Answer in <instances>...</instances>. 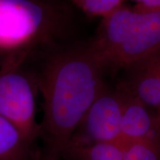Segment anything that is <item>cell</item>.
Instances as JSON below:
<instances>
[{
    "label": "cell",
    "instance_id": "cell-4",
    "mask_svg": "<svg viewBox=\"0 0 160 160\" xmlns=\"http://www.w3.org/2000/svg\"><path fill=\"white\" fill-rule=\"evenodd\" d=\"M28 58L3 59L0 66V117L14 126L32 142L39 137L37 122L38 77L23 68Z\"/></svg>",
    "mask_w": 160,
    "mask_h": 160
},
{
    "label": "cell",
    "instance_id": "cell-10",
    "mask_svg": "<svg viewBox=\"0 0 160 160\" xmlns=\"http://www.w3.org/2000/svg\"><path fill=\"white\" fill-rule=\"evenodd\" d=\"M123 160H160V141L142 140L126 143Z\"/></svg>",
    "mask_w": 160,
    "mask_h": 160
},
{
    "label": "cell",
    "instance_id": "cell-6",
    "mask_svg": "<svg viewBox=\"0 0 160 160\" xmlns=\"http://www.w3.org/2000/svg\"><path fill=\"white\" fill-rule=\"evenodd\" d=\"M120 90L124 95L121 121L122 142L128 143L142 140L160 141V115L131 94Z\"/></svg>",
    "mask_w": 160,
    "mask_h": 160
},
{
    "label": "cell",
    "instance_id": "cell-14",
    "mask_svg": "<svg viewBox=\"0 0 160 160\" xmlns=\"http://www.w3.org/2000/svg\"><path fill=\"white\" fill-rule=\"evenodd\" d=\"M34 160H38V159H37V158H35V159H34ZM44 160H49V159H47V158H45V159H44Z\"/></svg>",
    "mask_w": 160,
    "mask_h": 160
},
{
    "label": "cell",
    "instance_id": "cell-5",
    "mask_svg": "<svg viewBox=\"0 0 160 160\" xmlns=\"http://www.w3.org/2000/svg\"><path fill=\"white\" fill-rule=\"evenodd\" d=\"M123 103V92L105 83L77 127L67 149L92 143L122 141Z\"/></svg>",
    "mask_w": 160,
    "mask_h": 160
},
{
    "label": "cell",
    "instance_id": "cell-2",
    "mask_svg": "<svg viewBox=\"0 0 160 160\" xmlns=\"http://www.w3.org/2000/svg\"><path fill=\"white\" fill-rule=\"evenodd\" d=\"M92 45L107 70L126 69L160 52V10L124 5L102 18Z\"/></svg>",
    "mask_w": 160,
    "mask_h": 160
},
{
    "label": "cell",
    "instance_id": "cell-7",
    "mask_svg": "<svg viewBox=\"0 0 160 160\" xmlns=\"http://www.w3.org/2000/svg\"><path fill=\"white\" fill-rule=\"evenodd\" d=\"M126 69V78L118 87L160 115V67L154 56Z\"/></svg>",
    "mask_w": 160,
    "mask_h": 160
},
{
    "label": "cell",
    "instance_id": "cell-12",
    "mask_svg": "<svg viewBox=\"0 0 160 160\" xmlns=\"http://www.w3.org/2000/svg\"><path fill=\"white\" fill-rule=\"evenodd\" d=\"M138 4L137 9L151 11L160 10V0H132Z\"/></svg>",
    "mask_w": 160,
    "mask_h": 160
},
{
    "label": "cell",
    "instance_id": "cell-3",
    "mask_svg": "<svg viewBox=\"0 0 160 160\" xmlns=\"http://www.w3.org/2000/svg\"><path fill=\"white\" fill-rule=\"evenodd\" d=\"M61 28L52 6L39 0H0V56L29 58L48 46Z\"/></svg>",
    "mask_w": 160,
    "mask_h": 160
},
{
    "label": "cell",
    "instance_id": "cell-9",
    "mask_svg": "<svg viewBox=\"0 0 160 160\" xmlns=\"http://www.w3.org/2000/svg\"><path fill=\"white\" fill-rule=\"evenodd\" d=\"M126 143L122 141L92 143L66 150L77 160H123Z\"/></svg>",
    "mask_w": 160,
    "mask_h": 160
},
{
    "label": "cell",
    "instance_id": "cell-1",
    "mask_svg": "<svg viewBox=\"0 0 160 160\" xmlns=\"http://www.w3.org/2000/svg\"><path fill=\"white\" fill-rule=\"evenodd\" d=\"M106 70L91 41L48 55L38 77L43 97L38 138L45 144L46 158L59 160L65 154L77 127L105 84Z\"/></svg>",
    "mask_w": 160,
    "mask_h": 160
},
{
    "label": "cell",
    "instance_id": "cell-8",
    "mask_svg": "<svg viewBox=\"0 0 160 160\" xmlns=\"http://www.w3.org/2000/svg\"><path fill=\"white\" fill-rule=\"evenodd\" d=\"M33 143L0 117V160H34Z\"/></svg>",
    "mask_w": 160,
    "mask_h": 160
},
{
    "label": "cell",
    "instance_id": "cell-13",
    "mask_svg": "<svg viewBox=\"0 0 160 160\" xmlns=\"http://www.w3.org/2000/svg\"><path fill=\"white\" fill-rule=\"evenodd\" d=\"M153 56H154V58L156 59V61H157V62L158 64V66L160 67V52H158V53H156Z\"/></svg>",
    "mask_w": 160,
    "mask_h": 160
},
{
    "label": "cell",
    "instance_id": "cell-11",
    "mask_svg": "<svg viewBox=\"0 0 160 160\" xmlns=\"http://www.w3.org/2000/svg\"><path fill=\"white\" fill-rule=\"evenodd\" d=\"M82 11L90 16L105 17L123 6L126 0H72Z\"/></svg>",
    "mask_w": 160,
    "mask_h": 160
}]
</instances>
